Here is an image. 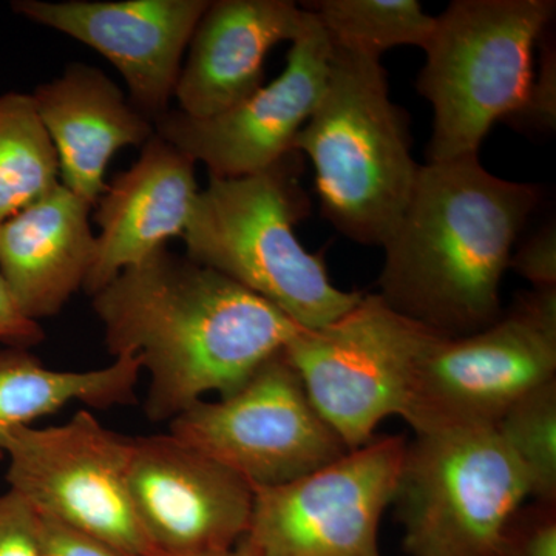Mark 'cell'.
Here are the masks:
<instances>
[{
    "instance_id": "1",
    "label": "cell",
    "mask_w": 556,
    "mask_h": 556,
    "mask_svg": "<svg viewBox=\"0 0 556 556\" xmlns=\"http://www.w3.org/2000/svg\"><path fill=\"white\" fill-rule=\"evenodd\" d=\"M113 357L149 375L146 415L170 422L208 393L228 396L300 328L265 299L188 255L160 249L91 295Z\"/></svg>"
},
{
    "instance_id": "2",
    "label": "cell",
    "mask_w": 556,
    "mask_h": 556,
    "mask_svg": "<svg viewBox=\"0 0 556 556\" xmlns=\"http://www.w3.org/2000/svg\"><path fill=\"white\" fill-rule=\"evenodd\" d=\"M540 197L536 185L490 174L478 153L420 166L382 247L378 294L441 338L495 324L511 249Z\"/></svg>"
},
{
    "instance_id": "3",
    "label": "cell",
    "mask_w": 556,
    "mask_h": 556,
    "mask_svg": "<svg viewBox=\"0 0 556 556\" xmlns=\"http://www.w3.org/2000/svg\"><path fill=\"white\" fill-rule=\"evenodd\" d=\"M302 175L303 155L292 150L255 174L208 179L182 240L193 262L265 299L300 328L316 329L364 294L336 287L324 257L295 236L311 207Z\"/></svg>"
},
{
    "instance_id": "4",
    "label": "cell",
    "mask_w": 556,
    "mask_h": 556,
    "mask_svg": "<svg viewBox=\"0 0 556 556\" xmlns=\"http://www.w3.org/2000/svg\"><path fill=\"white\" fill-rule=\"evenodd\" d=\"M409 146L379 58L332 42L327 87L292 149L313 164L321 212L348 239L383 247L396 229L420 169Z\"/></svg>"
},
{
    "instance_id": "5",
    "label": "cell",
    "mask_w": 556,
    "mask_h": 556,
    "mask_svg": "<svg viewBox=\"0 0 556 556\" xmlns=\"http://www.w3.org/2000/svg\"><path fill=\"white\" fill-rule=\"evenodd\" d=\"M554 0H455L434 21L417 91L433 108L428 163L477 155L525 101Z\"/></svg>"
},
{
    "instance_id": "6",
    "label": "cell",
    "mask_w": 556,
    "mask_h": 556,
    "mask_svg": "<svg viewBox=\"0 0 556 556\" xmlns=\"http://www.w3.org/2000/svg\"><path fill=\"white\" fill-rule=\"evenodd\" d=\"M394 496L409 556H492L530 496L525 471L495 426L415 433Z\"/></svg>"
},
{
    "instance_id": "7",
    "label": "cell",
    "mask_w": 556,
    "mask_h": 556,
    "mask_svg": "<svg viewBox=\"0 0 556 556\" xmlns=\"http://www.w3.org/2000/svg\"><path fill=\"white\" fill-rule=\"evenodd\" d=\"M437 338L379 294H364L331 324L300 329L283 353L318 415L354 450L387 417L407 415L417 364Z\"/></svg>"
},
{
    "instance_id": "8",
    "label": "cell",
    "mask_w": 556,
    "mask_h": 556,
    "mask_svg": "<svg viewBox=\"0 0 556 556\" xmlns=\"http://www.w3.org/2000/svg\"><path fill=\"white\" fill-rule=\"evenodd\" d=\"M554 379L556 288H533L490 327L430 343L404 419L415 433L496 426L515 402Z\"/></svg>"
},
{
    "instance_id": "9",
    "label": "cell",
    "mask_w": 556,
    "mask_h": 556,
    "mask_svg": "<svg viewBox=\"0 0 556 556\" xmlns=\"http://www.w3.org/2000/svg\"><path fill=\"white\" fill-rule=\"evenodd\" d=\"M134 438L78 409L61 426L17 427L0 439L10 492L35 514L97 538L126 556H161L131 501Z\"/></svg>"
},
{
    "instance_id": "10",
    "label": "cell",
    "mask_w": 556,
    "mask_h": 556,
    "mask_svg": "<svg viewBox=\"0 0 556 556\" xmlns=\"http://www.w3.org/2000/svg\"><path fill=\"white\" fill-rule=\"evenodd\" d=\"M169 434L255 486L295 481L350 452L311 404L283 351L243 386L200 401L169 422Z\"/></svg>"
},
{
    "instance_id": "11",
    "label": "cell",
    "mask_w": 556,
    "mask_h": 556,
    "mask_svg": "<svg viewBox=\"0 0 556 556\" xmlns=\"http://www.w3.org/2000/svg\"><path fill=\"white\" fill-rule=\"evenodd\" d=\"M407 444L372 438L295 481L255 486L241 543L254 556H380V519L396 496Z\"/></svg>"
},
{
    "instance_id": "12",
    "label": "cell",
    "mask_w": 556,
    "mask_h": 556,
    "mask_svg": "<svg viewBox=\"0 0 556 556\" xmlns=\"http://www.w3.org/2000/svg\"><path fill=\"white\" fill-rule=\"evenodd\" d=\"M331 56L332 40L308 11L305 28L292 42L278 78L212 118H190L169 110L153 123L155 134L203 163L211 178L244 177L266 169L294 150L295 137L327 87Z\"/></svg>"
},
{
    "instance_id": "13",
    "label": "cell",
    "mask_w": 556,
    "mask_h": 556,
    "mask_svg": "<svg viewBox=\"0 0 556 556\" xmlns=\"http://www.w3.org/2000/svg\"><path fill=\"white\" fill-rule=\"evenodd\" d=\"M129 486L139 522L161 556L229 551L248 533L251 484L169 433L134 438Z\"/></svg>"
},
{
    "instance_id": "14",
    "label": "cell",
    "mask_w": 556,
    "mask_h": 556,
    "mask_svg": "<svg viewBox=\"0 0 556 556\" xmlns=\"http://www.w3.org/2000/svg\"><path fill=\"white\" fill-rule=\"evenodd\" d=\"M208 0L46 2L14 0V13L101 53L126 80L129 100L155 123L169 112L182 56Z\"/></svg>"
},
{
    "instance_id": "15",
    "label": "cell",
    "mask_w": 556,
    "mask_h": 556,
    "mask_svg": "<svg viewBox=\"0 0 556 556\" xmlns=\"http://www.w3.org/2000/svg\"><path fill=\"white\" fill-rule=\"evenodd\" d=\"M141 149L137 163L112 179L94 206L100 233L83 288L89 295L188 228L200 193L195 161L156 134Z\"/></svg>"
},
{
    "instance_id": "16",
    "label": "cell",
    "mask_w": 556,
    "mask_h": 556,
    "mask_svg": "<svg viewBox=\"0 0 556 556\" xmlns=\"http://www.w3.org/2000/svg\"><path fill=\"white\" fill-rule=\"evenodd\" d=\"M308 11L289 0H215L190 39L174 98L179 112L212 118L265 86L269 51L294 42Z\"/></svg>"
},
{
    "instance_id": "17",
    "label": "cell",
    "mask_w": 556,
    "mask_h": 556,
    "mask_svg": "<svg viewBox=\"0 0 556 556\" xmlns=\"http://www.w3.org/2000/svg\"><path fill=\"white\" fill-rule=\"evenodd\" d=\"M36 112L56 149L60 181L89 206L104 193L110 160L123 148H142L152 121L100 68L73 62L33 91Z\"/></svg>"
},
{
    "instance_id": "18",
    "label": "cell",
    "mask_w": 556,
    "mask_h": 556,
    "mask_svg": "<svg viewBox=\"0 0 556 556\" xmlns=\"http://www.w3.org/2000/svg\"><path fill=\"white\" fill-rule=\"evenodd\" d=\"M90 211L60 182L0 225V276L30 320L58 316L84 288L97 251Z\"/></svg>"
},
{
    "instance_id": "19",
    "label": "cell",
    "mask_w": 556,
    "mask_h": 556,
    "mask_svg": "<svg viewBox=\"0 0 556 556\" xmlns=\"http://www.w3.org/2000/svg\"><path fill=\"white\" fill-rule=\"evenodd\" d=\"M141 372L137 356L115 357L109 367L90 371H58L28 348L5 346L0 350V439L73 402L97 409L127 407L137 401Z\"/></svg>"
},
{
    "instance_id": "20",
    "label": "cell",
    "mask_w": 556,
    "mask_h": 556,
    "mask_svg": "<svg viewBox=\"0 0 556 556\" xmlns=\"http://www.w3.org/2000/svg\"><path fill=\"white\" fill-rule=\"evenodd\" d=\"M56 149L30 93L0 97V225L60 185Z\"/></svg>"
},
{
    "instance_id": "21",
    "label": "cell",
    "mask_w": 556,
    "mask_h": 556,
    "mask_svg": "<svg viewBox=\"0 0 556 556\" xmlns=\"http://www.w3.org/2000/svg\"><path fill=\"white\" fill-rule=\"evenodd\" d=\"M303 9L316 16L332 42L379 60L394 47L424 50L437 21L417 0H318Z\"/></svg>"
},
{
    "instance_id": "22",
    "label": "cell",
    "mask_w": 556,
    "mask_h": 556,
    "mask_svg": "<svg viewBox=\"0 0 556 556\" xmlns=\"http://www.w3.org/2000/svg\"><path fill=\"white\" fill-rule=\"evenodd\" d=\"M495 427L525 471L530 496L556 501V379L515 402Z\"/></svg>"
},
{
    "instance_id": "23",
    "label": "cell",
    "mask_w": 556,
    "mask_h": 556,
    "mask_svg": "<svg viewBox=\"0 0 556 556\" xmlns=\"http://www.w3.org/2000/svg\"><path fill=\"white\" fill-rule=\"evenodd\" d=\"M492 556H556V501H533L514 511Z\"/></svg>"
},
{
    "instance_id": "24",
    "label": "cell",
    "mask_w": 556,
    "mask_h": 556,
    "mask_svg": "<svg viewBox=\"0 0 556 556\" xmlns=\"http://www.w3.org/2000/svg\"><path fill=\"white\" fill-rule=\"evenodd\" d=\"M518 130L551 134L556 129V53L555 46H544L540 70L522 104L504 119Z\"/></svg>"
},
{
    "instance_id": "25",
    "label": "cell",
    "mask_w": 556,
    "mask_h": 556,
    "mask_svg": "<svg viewBox=\"0 0 556 556\" xmlns=\"http://www.w3.org/2000/svg\"><path fill=\"white\" fill-rule=\"evenodd\" d=\"M0 556H42L35 514L10 490L0 495Z\"/></svg>"
},
{
    "instance_id": "26",
    "label": "cell",
    "mask_w": 556,
    "mask_h": 556,
    "mask_svg": "<svg viewBox=\"0 0 556 556\" xmlns=\"http://www.w3.org/2000/svg\"><path fill=\"white\" fill-rule=\"evenodd\" d=\"M35 522L42 556H126L97 538L62 525L56 519L35 514Z\"/></svg>"
},
{
    "instance_id": "27",
    "label": "cell",
    "mask_w": 556,
    "mask_h": 556,
    "mask_svg": "<svg viewBox=\"0 0 556 556\" xmlns=\"http://www.w3.org/2000/svg\"><path fill=\"white\" fill-rule=\"evenodd\" d=\"M508 268L518 273L533 288H556V229L554 223L541 229L511 254Z\"/></svg>"
},
{
    "instance_id": "28",
    "label": "cell",
    "mask_w": 556,
    "mask_h": 556,
    "mask_svg": "<svg viewBox=\"0 0 556 556\" xmlns=\"http://www.w3.org/2000/svg\"><path fill=\"white\" fill-rule=\"evenodd\" d=\"M46 334L38 321L24 316L11 298L5 281L0 276V342L5 346L28 348L43 342Z\"/></svg>"
},
{
    "instance_id": "29",
    "label": "cell",
    "mask_w": 556,
    "mask_h": 556,
    "mask_svg": "<svg viewBox=\"0 0 556 556\" xmlns=\"http://www.w3.org/2000/svg\"><path fill=\"white\" fill-rule=\"evenodd\" d=\"M193 556H254L249 552V548L243 543L237 544L236 547L229 548V551L214 552V554L193 555Z\"/></svg>"
}]
</instances>
